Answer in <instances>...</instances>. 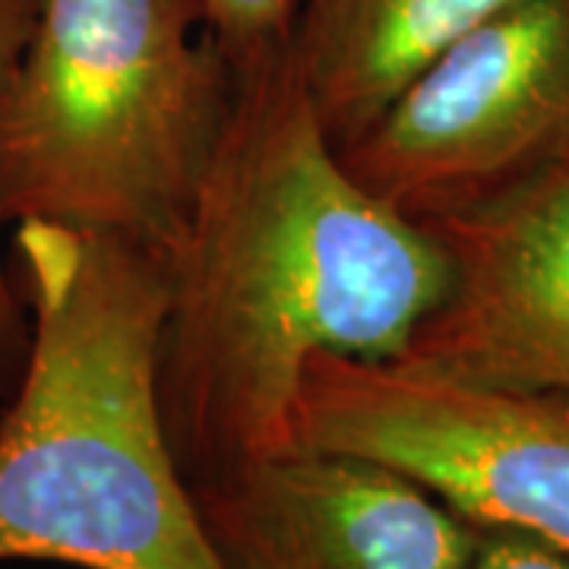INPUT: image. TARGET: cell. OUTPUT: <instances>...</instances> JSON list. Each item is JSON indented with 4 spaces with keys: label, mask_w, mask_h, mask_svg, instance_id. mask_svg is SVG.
I'll list each match as a JSON object with an SVG mask.
<instances>
[{
    "label": "cell",
    "mask_w": 569,
    "mask_h": 569,
    "mask_svg": "<svg viewBox=\"0 0 569 569\" xmlns=\"http://www.w3.org/2000/svg\"><path fill=\"white\" fill-rule=\"evenodd\" d=\"M13 250L32 320L0 418V563L222 569L159 406L168 260L51 222Z\"/></svg>",
    "instance_id": "7a4b0ae2"
},
{
    "label": "cell",
    "mask_w": 569,
    "mask_h": 569,
    "mask_svg": "<svg viewBox=\"0 0 569 569\" xmlns=\"http://www.w3.org/2000/svg\"><path fill=\"white\" fill-rule=\"evenodd\" d=\"M295 443L396 468L478 529L569 550V396L485 387L396 361L310 358Z\"/></svg>",
    "instance_id": "277c9868"
},
{
    "label": "cell",
    "mask_w": 569,
    "mask_h": 569,
    "mask_svg": "<svg viewBox=\"0 0 569 569\" xmlns=\"http://www.w3.org/2000/svg\"><path fill=\"white\" fill-rule=\"evenodd\" d=\"M231 86L203 0H39L0 111V219L168 260Z\"/></svg>",
    "instance_id": "3957f363"
},
{
    "label": "cell",
    "mask_w": 569,
    "mask_h": 569,
    "mask_svg": "<svg viewBox=\"0 0 569 569\" xmlns=\"http://www.w3.org/2000/svg\"><path fill=\"white\" fill-rule=\"evenodd\" d=\"M301 0H203L206 26L231 73L282 48Z\"/></svg>",
    "instance_id": "30bf717a"
},
{
    "label": "cell",
    "mask_w": 569,
    "mask_h": 569,
    "mask_svg": "<svg viewBox=\"0 0 569 569\" xmlns=\"http://www.w3.org/2000/svg\"><path fill=\"white\" fill-rule=\"evenodd\" d=\"M336 156L411 222L485 203L569 162V0L507 3Z\"/></svg>",
    "instance_id": "5b68a950"
},
{
    "label": "cell",
    "mask_w": 569,
    "mask_h": 569,
    "mask_svg": "<svg viewBox=\"0 0 569 569\" xmlns=\"http://www.w3.org/2000/svg\"><path fill=\"white\" fill-rule=\"evenodd\" d=\"M222 569H471L478 526L373 459L295 447L187 485Z\"/></svg>",
    "instance_id": "52a82bcc"
},
{
    "label": "cell",
    "mask_w": 569,
    "mask_h": 569,
    "mask_svg": "<svg viewBox=\"0 0 569 569\" xmlns=\"http://www.w3.org/2000/svg\"><path fill=\"white\" fill-rule=\"evenodd\" d=\"M471 569H569V550L512 529H478Z\"/></svg>",
    "instance_id": "8fae6325"
},
{
    "label": "cell",
    "mask_w": 569,
    "mask_h": 569,
    "mask_svg": "<svg viewBox=\"0 0 569 569\" xmlns=\"http://www.w3.org/2000/svg\"><path fill=\"white\" fill-rule=\"evenodd\" d=\"M449 276L425 224L339 162L288 41L238 70L168 257L159 406L183 481L298 447L307 361L399 358Z\"/></svg>",
    "instance_id": "6da1fadb"
},
{
    "label": "cell",
    "mask_w": 569,
    "mask_h": 569,
    "mask_svg": "<svg viewBox=\"0 0 569 569\" xmlns=\"http://www.w3.org/2000/svg\"><path fill=\"white\" fill-rule=\"evenodd\" d=\"M418 224L447 250L452 276L392 361L569 396V162Z\"/></svg>",
    "instance_id": "8992f818"
},
{
    "label": "cell",
    "mask_w": 569,
    "mask_h": 569,
    "mask_svg": "<svg viewBox=\"0 0 569 569\" xmlns=\"http://www.w3.org/2000/svg\"><path fill=\"white\" fill-rule=\"evenodd\" d=\"M39 17V0H0V111L7 102L10 82L17 77L22 51L29 44L32 26ZM3 224V219H0ZM26 307L20 301L17 282L7 276L3 257H0V392L17 387L26 355Z\"/></svg>",
    "instance_id": "9c48e42d"
},
{
    "label": "cell",
    "mask_w": 569,
    "mask_h": 569,
    "mask_svg": "<svg viewBox=\"0 0 569 569\" xmlns=\"http://www.w3.org/2000/svg\"><path fill=\"white\" fill-rule=\"evenodd\" d=\"M512 0H301L288 54L336 149Z\"/></svg>",
    "instance_id": "ba28073f"
}]
</instances>
